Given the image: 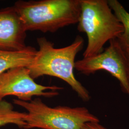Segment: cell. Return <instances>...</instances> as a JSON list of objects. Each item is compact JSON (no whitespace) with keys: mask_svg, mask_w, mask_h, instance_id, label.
I'll return each mask as SVG.
<instances>
[{"mask_svg":"<svg viewBox=\"0 0 129 129\" xmlns=\"http://www.w3.org/2000/svg\"><path fill=\"white\" fill-rule=\"evenodd\" d=\"M78 30L88 37L83 58L94 56L104 50L107 42L118 39L124 29L107 0H80Z\"/></svg>","mask_w":129,"mask_h":129,"instance_id":"cell-3","label":"cell"},{"mask_svg":"<svg viewBox=\"0 0 129 129\" xmlns=\"http://www.w3.org/2000/svg\"><path fill=\"white\" fill-rule=\"evenodd\" d=\"M39 49L31 64L27 67L34 79L43 76L59 78L68 83L78 97L85 102L90 99L88 90L75 77L76 57L83 49L84 40L78 36L68 46L55 48L45 37L37 39Z\"/></svg>","mask_w":129,"mask_h":129,"instance_id":"cell-1","label":"cell"},{"mask_svg":"<svg viewBox=\"0 0 129 129\" xmlns=\"http://www.w3.org/2000/svg\"><path fill=\"white\" fill-rule=\"evenodd\" d=\"M108 4L114 14L122 24L124 31L118 38L120 45L129 52V13L117 0H109Z\"/></svg>","mask_w":129,"mask_h":129,"instance_id":"cell-10","label":"cell"},{"mask_svg":"<svg viewBox=\"0 0 129 129\" xmlns=\"http://www.w3.org/2000/svg\"><path fill=\"white\" fill-rule=\"evenodd\" d=\"M37 52L35 47L29 46L21 51L0 50V75L14 68L27 67L31 64Z\"/></svg>","mask_w":129,"mask_h":129,"instance_id":"cell-8","label":"cell"},{"mask_svg":"<svg viewBox=\"0 0 129 129\" xmlns=\"http://www.w3.org/2000/svg\"><path fill=\"white\" fill-rule=\"evenodd\" d=\"M128 55H129V52H128Z\"/></svg>","mask_w":129,"mask_h":129,"instance_id":"cell-12","label":"cell"},{"mask_svg":"<svg viewBox=\"0 0 129 129\" xmlns=\"http://www.w3.org/2000/svg\"><path fill=\"white\" fill-rule=\"evenodd\" d=\"M13 7L26 31L55 33L78 23L80 0L18 1Z\"/></svg>","mask_w":129,"mask_h":129,"instance_id":"cell-2","label":"cell"},{"mask_svg":"<svg viewBox=\"0 0 129 129\" xmlns=\"http://www.w3.org/2000/svg\"><path fill=\"white\" fill-rule=\"evenodd\" d=\"M26 32L13 6L0 10V50L18 51L26 48Z\"/></svg>","mask_w":129,"mask_h":129,"instance_id":"cell-7","label":"cell"},{"mask_svg":"<svg viewBox=\"0 0 129 129\" xmlns=\"http://www.w3.org/2000/svg\"><path fill=\"white\" fill-rule=\"evenodd\" d=\"M109 43L101 53L76 61L75 69L87 76L105 70L119 80L122 91L129 96L128 53L118 39H112Z\"/></svg>","mask_w":129,"mask_h":129,"instance_id":"cell-5","label":"cell"},{"mask_svg":"<svg viewBox=\"0 0 129 129\" xmlns=\"http://www.w3.org/2000/svg\"><path fill=\"white\" fill-rule=\"evenodd\" d=\"M81 129H108L100 124V122H90L85 123Z\"/></svg>","mask_w":129,"mask_h":129,"instance_id":"cell-11","label":"cell"},{"mask_svg":"<svg viewBox=\"0 0 129 129\" xmlns=\"http://www.w3.org/2000/svg\"><path fill=\"white\" fill-rule=\"evenodd\" d=\"M13 102L27 111L24 119L25 129H81L86 123L100 122L97 116L85 107L51 108L38 98L30 102L14 99Z\"/></svg>","mask_w":129,"mask_h":129,"instance_id":"cell-4","label":"cell"},{"mask_svg":"<svg viewBox=\"0 0 129 129\" xmlns=\"http://www.w3.org/2000/svg\"><path fill=\"white\" fill-rule=\"evenodd\" d=\"M26 115V112L15 111L13 105L9 102L5 100L0 101V126L12 124L25 129Z\"/></svg>","mask_w":129,"mask_h":129,"instance_id":"cell-9","label":"cell"},{"mask_svg":"<svg viewBox=\"0 0 129 129\" xmlns=\"http://www.w3.org/2000/svg\"><path fill=\"white\" fill-rule=\"evenodd\" d=\"M63 88L56 86H44L36 82L27 67H18L9 69L0 75V101L8 96L19 100L30 102L32 98H52L59 94Z\"/></svg>","mask_w":129,"mask_h":129,"instance_id":"cell-6","label":"cell"}]
</instances>
